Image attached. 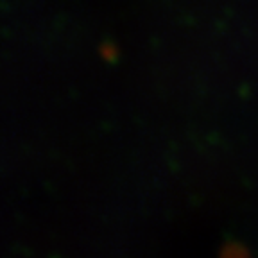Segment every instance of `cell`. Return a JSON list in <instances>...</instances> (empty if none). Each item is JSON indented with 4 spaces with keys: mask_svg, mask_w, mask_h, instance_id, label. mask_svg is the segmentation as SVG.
Listing matches in <instances>:
<instances>
[]
</instances>
